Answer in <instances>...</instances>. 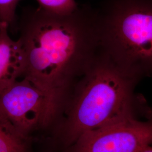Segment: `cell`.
Masks as SVG:
<instances>
[{
    "label": "cell",
    "instance_id": "cell-5",
    "mask_svg": "<svg viewBox=\"0 0 152 152\" xmlns=\"http://www.w3.org/2000/svg\"><path fill=\"white\" fill-rule=\"evenodd\" d=\"M152 145V107L82 135L64 152H141Z\"/></svg>",
    "mask_w": 152,
    "mask_h": 152
},
{
    "label": "cell",
    "instance_id": "cell-6",
    "mask_svg": "<svg viewBox=\"0 0 152 152\" xmlns=\"http://www.w3.org/2000/svg\"><path fill=\"white\" fill-rule=\"evenodd\" d=\"M9 29L7 23L0 22V93L23 77L26 64L21 41L11 38Z\"/></svg>",
    "mask_w": 152,
    "mask_h": 152
},
{
    "label": "cell",
    "instance_id": "cell-9",
    "mask_svg": "<svg viewBox=\"0 0 152 152\" xmlns=\"http://www.w3.org/2000/svg\"><path fill=\"white\" fill-rule=\"evenodd\" d=\"M19 0H0V22H6L9 29L14 24Z\"/></svg>",
    "mask_w": 152,
    "mask_h": 152
},
{
    "label": "cell",
    "instance_id": "cell-4",
    "mask_svg": "<svg viewBox=\"0 0 152 152\" xmlns=\"http://www.w3.org/2000/svg\"><path fill=\"white\" fill-rule=\"evenodd\" d=\"M0 112L22 135L42 147L60 116L59 104L26 78L0 93Z\"/></svg>",
    "mask_w": 152,
    "mask_h": 152
},
{
    "label": "cell",
    "instance_id": "cell-1",
    "mask_svg": "<svg viewBox=\"0 0 152 152\" xmlns=\"http://www.w3.org/2000/svg\"><path fill=\"white\" fill-rule=\"evenodd\" d=\"M20 29L26 58L22 78L51 96L61 108L100 51L98 10L78 6L61 15L39 7L23 16Z\"/></svg>",
    "mask_w": 152,
    "mask_h": 152
},
{
    "label": "cell",
    "instance_id": "cell-8",
    "mask_svg": "<svg viewBox=\"0 0 152 152\" xmlns=\"http://www.w3.org/2000/svg\"><path fill=\"white\" fill-rule=\"evenodd\" d=\"M39 7L57 14H68L78 7L75 0H36Z\"/></svg>",
    "mask_w": 152,
    "mask_h": 152
},
{
    "label": "cell",
    "instance_id": "cell-3",
    "mask_svg": "<svg viewBox=\"0 0 152 152\" xmlns=\"http://www.w3.org/2000/svg\"><path fill=\"white\" fill-rule=\"evenodd\" d=\"M98 12L102 51L131 76L152 77V0H105Z\"/></svg>",
    "mask_w": 152,
    "mask_h": 152
},
{
    "label": "cell",
    "instance_id": "cell-2",
    "mask_svg": "<svg viewBox=\"0 0 152 152\" xmlns=\"http://www.w3.org/2000/svg\"><path fill=\"white\" fill-rule=\"evenodd\" d=\"M140 81L120 69L100 49L68 94L42 152H64L85 133L145 113L148 102L135 92Z\"/></svg>",
    "mask_w": 152,
    "mask_h": 152
},
{
    "label": "cell",
    "instance_id": "cell-7",
    "mask_svg": "<svg viewBox=\"0 0 152 152\" xmlns=\"http://www.w3.org/2000/svg\"><path fill=\"white\" fill-rule=\"evenodd\" d=\"M0 152H38L34 142L19 133L1 112Z\"/></svg>",
    "mask_w": 152,
    "mask_h": 152
},
{
    "label": "cell",
    "instance_id": "cell-10",
    "mask_svg": "<svg viewBox=\"0 0 152 152\" xmlns=\"http://www.w3.org/2000/svg\"><path fill=\"white\" fill-rule=\"evenodd\" d=\"M141 152H152V145H149L145 148Z\"/></svg>",
    "mask_w": 152,
    "mask_h": 152
}]
</instances>
